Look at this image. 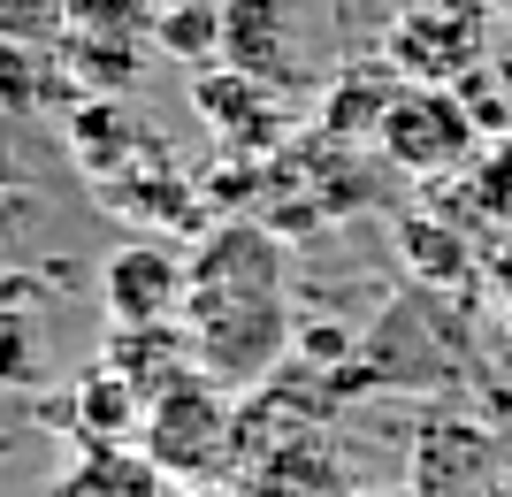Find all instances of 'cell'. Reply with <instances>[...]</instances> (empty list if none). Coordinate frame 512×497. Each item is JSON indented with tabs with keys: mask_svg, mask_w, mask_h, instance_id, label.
Returning <instances> with one entry per match:
<instances>
[{
	"mask_svg": "<svg viewBox=\"0 0 512 497\" xmlns=\"http://www.w3.org/2000/svg\"><path fill=\"white\" fill-rule=\"evenodd\" d=\"M39 46H0V108H39V77H31Z\"/></svg>",
	"mask_w": 512,
	"mask_h": 497,
	"instance_id": "obj_13",
	"label": "cell"
},
{
	"mask_svg": "<svg viewBox=\"0 0 512 497\" xmlns=\"http://www.w3.org/2000/svg\"><path fill=\"white\" fill-rule=\"evenodd\" d=\"M46 497H176V482L146 459V444H77Z\"/></svg>",
	"mask_w": 512,
	"mask_h": 497,
	"instance_id": "obj_7",
	"label": "cell"
},
{
	"mask_svg": "<svg viewBox=\"0 0 512 497\" xmlns=\"http://www.w3.org/2000/svg\"><path fill=\"white\" fill-rule=\"evenodd\" d=\"M222 69L283 85L291 77V16L283 0H222Z\"/></svg>",
	"mask_w": 512,
	"mask_h": 497,
	"instance_id": "obj_8",
	"label": "cell"
},
{
	"mask_svg": "<svg viewBox=\"0 0 512 497\" xmlns=\"http://www.w3.org/2000/svg\"><path fill=\"white\" fill-rule=\"evenodd\" d=\"M184 337L207 383H260L291 345L283 291H222V299H184Z\"/></svg>",
	"mask_w": 512,
	"mask_h": 497,
	"instance_id": "obj_1",
	"label": "cell"
},
{
	"mask_svg": "<svg viewBox=\"0 0 512 497\" xmlns=\"http://www.w3.org/2000/svg\"><path fill=\"white\" fill-rule=\"evenodd\" d=\"M146 16V0H69V39H130Z\"/></svg>",
	"mask_w": 512,
	"mask_h": 497,
	"instance_id": "obj_12",
	"label": "cell"
},
{
	"mask_svg": "<svg viewBox=\"0 0 512 497\" xmlns=\"http://www.w3.org/2000/svg\"><path fill=\"white\" fill-rule=\"evenodd\" d=\"M497 490V436L474 421H444L413 452V497H490Z\"/></svg>",
	"mask_w": 512,
	"mask_h": 497,
	"instance_id": "obj_5",
	"label": "cell"
},
{
	"mask_svg": "<svg viewBox=\"0 0 512 497\" xmlns=\"http://www.w3.org/2000/svg\"><path fill=\"white\" fill-rule=\"evenodd\" d=\"M184 497H245V490H230V482H207V490H184Z\"/></svg>",
	"mask_w": 512,
	"mask_h": 497,
	"instance_id": "obj_16",
	"label": "cell"
},
{
	"mask_svg": "<svg viewBox=\"0 0 512 497\" xmlns=\"http://www.w3.org/2000/svg\"><path fill=\"white\" fill-rule=\"evenodd\" d=\"M413 260H421L428 276H444V283L467 276V260H459V238H444V230H436V238H428V230H413Z\"/></svg>",
	"mask_w": 512,
	"mask_h": 497,
	"instance_id": "obj_14",
	"label": "cell"
},
{
	"mask_svg": "<svg viewBox=\"0 0 512 497\" xmlns=\"http://www.w3.org/2000/svg\"><path fill=\"white\" fill-rule=\"evenodd\" d=\"M0 383H31V337L16 314H0Z\"/></svg>",
	"mask_w": 512,
	"mask_h": 497,
	"instance_id": "obj_15",
	"label": "cell"
},
{
	"mask_svg": "<svg viewBox=\"0 0 512 497\" xmlns=\"http://www.w3.org/2000/svg\"><path fill=\"white\" fill-rule=\"evenodd\" d=\"M138 444H146V459L161 467L169 482H184V490H207V482H222V467H230L245 444H237V413L222 406V390L207 383V375H192V383L161 390L146 406V429H138Z\"/></svg>",
	"mask_w": 512,
	"mask_h": 497,
	"instance_id": "obj_2",
	"label": "cell"
},
{
	"mask_svg": "<svg viewBox=\"0 0 512 497\" xmlns=\"http://www.w3.org/2000/svg\"><path fill=\"white\" fill-rule=\"evenodd\" d=\"M100 291H107V314L130 329L146 322H176L184 299H192V260L169 253L161 238H138V245H115L100 268Z\"/></svg>",
	"mask_w": 512,
	"mask_h": 497,
	"instance_id": "obj_3",
	"label": "cell"
},
{
	"mask_svg": "<svg viewBox=\"0 0 512 497\" xmlns=\"http://www.w3.org/2000/svg\"><path fill=\"white\" fill-rule=\"evenodd\" d=\"M153 39L169 46L176 62H207V54H222V8H207V0H176V8L153 16Z\"/></svg>",
	"mask_w": 512,
	"mask_h": 497,
	"instance_id": "obj_10",
	"label": "cell"
},
{
	"mask_svg": "<svg viewBox=\"0 0 512 497\" xmlns=\"http://www.w3.org/2000/svg\"><path fill=\"white\" fill-rule=\"evenodd\" d=\"M222 291H283V253L253 222H222L192 253V299H222Z\"/></svg>",
	"mask_w": 512,
	"mask_h": 497,
	"instance_id": "obj_6",
	"label": "cell"
},
{
	"mask_svg": "<svg viewBox=\"0 0 512 497\" xmlns=\"http://www.w3.org/2000/svg\"><path fill=\"white\" fill-rule=\"evenodd\" d=\"M69 31V0H0V46H46Z\"/></svg>",
	"mask_w": 512,
	"mask_h": 497,
	"instance_id": "obj_11",
	"label": "cell"
},
{
	"mask_svg": "<svg viewBox=\"0 0 512 497\" xmlns=\"http://www.w3.org/2000/svg\"><path fill=\"white\" fill-rule=\"evenodd\" d=\"M69 429H77V444H138V429H146V390L100 360V368H85L77 390H69Z\"/></svg>",
	"mask_w": 512,
	"mask_h": 497,
	"instance_id": "obj_9",
	"label": "cell"
},
{
	"mask_svg": "<svg viewBox=\"0 0 512 497\" xmlns=\"http://www.w3.org/2000/svg\"><path fill=\"white\" fill-rule=\"evenodd\" d=\"M383 146H390V161H398V169L436 176V169H451V161H467L474 115L459 108L451 92H398V100H390V115H383Z\"/></svg>",
	"mask_w": 512,
	"mask_h": 497,
	"instance_id": "obj_4",
	"label": "cell"
}]
</instances>
